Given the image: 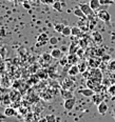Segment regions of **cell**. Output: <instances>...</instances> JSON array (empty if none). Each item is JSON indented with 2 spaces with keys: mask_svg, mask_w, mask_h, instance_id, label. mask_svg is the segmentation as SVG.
Segmentation results:
<instances>
[{
  "mask_svg": "<svg viewBox=\"0 0 115 122\" xmlns=\"http://www.w3.org/2000/svg\"><path fill=\"white\" fill-rule=\"evenodd\" d=\"M87 79H90L94 82H97V83H103V80H104V75H103V72L99 70V67H96V68H91L89 71V76Z\"/></svg>",
  "mask_w": 115,
  "mask_h": 122,
  "instance_id": "6da1fadb",
  "label": "cell"
},
{
  "mask_svg": "<svg viewBox=\"0 0 115 122\" xmlns=\"http://www.w3.org/2000/svg\"><path fill=\"white\" fill-rule=\"evenodd\" d=\"M49 40H50V38H49L47 33H41V34H39L37 36L35 46H36V47H42V46H44V45H47L48 43H49Z\"/></svg>",
  "mask_w": 115,
  "mask_h": 122,
  "instance_id": "7a4b0ae2",
  "label": "cell"
},
{
  "mask_svg": "<svg viewBox=\"0 0 115 122\" xmlns=\"http://www.w3.org/2000/svg\"><path fill=\"white\" fill-rule=\"evenodd\" d=\"M96 16H97V18L100 19L101 21H104L106 24L110 25V22H111V15H110V13L108 11H106V10H100V11L97 12Z\"/></svg>",
  "mask_w": 115,
  "mask_h": 122,
  "instance_id": "3957f363",
  "label": "cell"
},
{
  "mask_svg": "<svg viewBox=\"0 0 115 122\" xmlns=\"http://www.w3.org/2000/svg\"><path fill=\"white\" fill-rule=\"evenodd\" d=\"M60 85H61L60 88L72 91V90H74V87H75V79H72V78H69V77L65 78Z\"/></svg>",
  "mask_w": 115,
  "mask_h": 122,
  "instance_id": "277c9868",
  "label": "cell"
},
{
  "mask_svg": "<svg viewBox=\"0 0 115 122\" xmlns=\"http://www.w3.org/2000/svg\"><path fill=\"white\" fill-rule=\"evenodd\" d=\"M101 58L100 57H90L88 58V64L90 68H96L99 67V65L101 64Z\"/></svg>",
  "mask_w": 115,
  "mask_h": 122,
  "instance_id": "5b68a950",
  "label": "cell"
},
{
  "mask_svg": "<svg viewBox=\"0 0 115 122\" xmlns=\"http://www.w3.org/2000/svg\"><path fill=\"white\" fill-rule=\"evenodd\" d=\"M75 104H76V98L73 97V98H70V99H67V100H65V103H63V107H65L66 111L70 112V111H72L73 108H74Z\"/></svg>",
  "mask_w": 115,
  "mask_h": 122,
  "instance_id": "8992f818",
  "label": "cell"
},
{
  "mask_svg": "<svg viewBox=\"0 0 115 122\" xmlns=\"http://www.w3.org/2000/svg\"><path fill=\"white\" fill-rule=\"evenodd\" d=\"M79 7L81 9V11L85 13V15L87 17L95 15V14H94V11L92 10V7L90 6V4H89V3H81L80 5H79Z\"/></svg>",
  "mask_w": 115,
  "mask_h": 122,
  "instance_id": "52a82bcc",
  "label": "cell"
},
{
  "mask_svg": "<svg viewBox=\"0 0 115 122\" xmlns=\"http://www.w3.org/2000/svg\"><path fill=\"white\" fill-rule=\"evenodd\" d=\"M92 40L94 41V43L97 45H100L101 43L104 42V38H103V35L100 34L99 32H97V30H94L93 33H92Z\"/></svg>",
  "mask_w": 115,
  "mask_h": 122,
  "instance_id": "ba28073f",
  "label": "cell"
},
{
  "mask_svg": "<svg viewBox=\"0 0 115 122\" xmlns=\"http://www.w3.org/2000/svg\"><path fill=\"white\" fill-rule=\"evenodd\" d=\"M91 100L92 102L96 105H98L99 103H101L103 101H104V96L103 93H95L93 96L91 97Z\"/></svg>",
  "mask_w": 115,
  "mask_h": 122,
  "instance_id": "9c48e42d",
  "label": "cell"
},
{
  "mask_svg": "<svg viewBox=\"0 0 115 122\" xmlns=\"http://www.w3.org/2000/svg\"><path fill=\"white\" fill-rule=\"evenodd\" d=\"M52 59H53V57H52V55H51V53L50 54H49V53H43L41 55V57H40V63H41L42 65H45V63H47L48 65H50Z\"/></svg>",
  "mask_w": 115,
  "mask_h": 122,
  "instance_id": "30bf717a",
  "label": "cell"
},
{
  "mask_svg": "<svg viewBox=\"0 0 115 122\" xmlns=\"http://www.w3.org/2000/svg\"><path fill=\"white\" fill-rule=\"evenodd\" d=\"M79 73H80V71H79V67H78L77 64L70 65L68 68V75L71 76V77H75V76H77Z\"/></svg>",
  "mask_w": 115,
  "mask_h": 122,
  "instance_id": "8fae6325",
  "label": "cell"
},
{
  "mask_svg": "<svg viewBox=\"0 0 115 122\" xmlns=\"http://www.w3.org/2000/svg\"><path fill=\"white\" fill-rule=\"evenodd\" d=\"M108 110H109V106H108V104L104 102V101H103L101 103H99L98 105H97V111H98V113L100 114L101 116L106 115Z\"/></svg>",
  "mask_w": 115,
  "mask_h": 122,
  "instance_id": "7c38bea8",
  "label": "cell"
},
{
  "mask_svg": "<svg viewBox=\"0 0 115 122\" xmlns=\"http://www.w3.org/2000/svg\"><path fill=\"white\" fill-rule=\"evenodd\" d=\"M61 97H62V99H65V100H67V99H70V98H73L74 97V94L72 91L70 90H65V88H60L59 91Z\"/></svg>",
  "mask_w": 115,
  "mask_h": 122,
  "instance_id": "4fadbf2b",
  "label": "cell"
},
{
  "mask_svg": "<svg viewBox=\"0 0 115 122\" xmlns=\"http://www.w3.org/2000/svg\"><path fill=\"white\" fill-rule=\"evenodd\" d=\"M80 60V58L78 57L77 54H69L68 55V63L70 65H73V64H77Z\"/></svg>",
  "mask_w": 115,
  "mask_h": 122,
  "instance_id": "5bb4252c",
  "label": "cell"
},
{
  "mask_svg": "<svg viewBox=\"0 0 115 122\" xmlns=\"http://www.w3.org/2000/svg\"><path fill=\"white\" fill-rule=\"evenodd\" d=\"M79 94H81L82 96H85V97H88V98H91L92 96L95 94V92H94L92 88H89V87H87V88H81V90H79Z\"/></svg>",
  "mask_w": 115,
  "mask_h": 122,
  "instance_id": "9a60e30c",
  "label": "cell"
},
{
  "mask_svg": "<svg viewBox=\"0 0 115 122\" xmlns=\"http://www.w3.org/2000/svg\"><path fill=\"white\" fill-rule=\"evenodd\" d=\"M78 67H79V71H80L81 74H83L85 72L88 71V67H89V64H88V60H80L78 62Z\"/></svg>",
  "mask_w": 115,
  "mask_h": 122,
  "instance_id": "2e32d148",
  "label": "cell"
},
{
  "mask_svg": "<svg viewBox=\"0 0 115 122\" xmlns=\"http://www.w3.org/2000/svg\"><path fill=\"white\" fill-rule=\"evenodd\" d=\"M79 44H78V42H74L72 41L71 42V44H70V46H69V54H76L77 53V51L79 50Z\"/></svg>",
  "mask_w": 115,
  "mask_h": 122,
  "instance_id": "e0dca14e",
  "label": "cell"
},
{
  "mask_svg": "<svg viewBox=\"0 0 115 122\" xmlns=\"http://www.w3.org/2000/svg\"><path fill=\"white\" fill-rule=\"evenodd\" d=\"M4 116L5 117H13V116H17V112L15 110L14 107H11V106H9V107H6L5 110L3 112Z\"/></svg>",
  "mask_w": 115,
  "mask_h": 122,
  "instance_id": "ac0fdd59",
  "label": "cell"
},
{
  "mask_svg": "<svg viewBox=\"0 0 115 122\" xmlns=\"http://www.w3.org/2000/svg\"><path fill=\"white\" fill-rule=\"evenodd\" d=\"M51 55H52L53 59H60L62 57V51L61 49H53L52 52H51Z\"/></svg>",
  "mask_w": 115,
  "mask_h": 122,
  "instance_id": "d6986e66",
  "label": "cell"
},
{
  "mask_svg": "<svg viewBox=\"0 0 115 122\" xmlns=\"http://www.w3.org/2000/svg\"><path fill=\"white\" fill-rule=\"evenodd\" d=\"M82 35H83V32L79 26L72 27V35H71V36H75V37L80 38V36H82Z\"/></svg>",
  "mask_w": 115,
  "mask_h": 122,
  "instance_id": "ffe728a7",
  "label": "cell"
},
{
  "mask_svg": "<svg viewBox=\"0 0 115 122\" xmlns=\"http://www.w3.org/2000/svg\"><path fill=\"white\" fill-rule=\"evenodd\" d=\"M89 4H90V6L92 7V10H93V11H98L99 7H100V5H101L99 0H90Z\"/></svg>",
  "mask_w": 115,
  "mask_h": 122,
  "instance_id": "44dd1931",
  "label": "cell"
},
{
  "mask_svg": "<svg viewBox=\"0 0 115 122\" xmlns=\"http://www.w3.org/2000/svg\"><path fill=\"white\" fill-rule=\"evenodd\" d=\"M73 13H74V15L75 16H77L78 18H83V19H87L88 17L85 15V13H83L82 11H81V9L80 7H76V9H74V11H73Z\"/></svg>",
  "mask_w": 115,
  "mask_h": 122,
  "instance_id": "7402d4cb",
  "label": "cell"
},
{
  "mask_svg": "<svg viewBox=\"0 0 115 122\" xmlns=\"http://www.w3.org/2000/svg\"><path fill=\"white\" fill-rule=\"evenodd\" d=\"M107 68H108L109 72L115 73V59H111L107 64Z\"/></svg>",
  "mask_w": 115,
  "mask_h": 122,
  "instance_id": "603a6c76",
  "label": "cell"
},
{
  "mask_svg": "<svg viewBox=\"0 0 115 122\" xmlns=\"http://www.w3.org/2000/svg\"><path fill=\"white\" fill-rule=\"evenodd\" d=\"M61 34H62L65 37H70L71 35H72V27H71V26H68V25H66Z\"/></svg>",
  "mask_w": 115,
  "mask_h": 122,
  "instance_id": "cb8c5ba5",
  "label": "cell"
},
{
  "mask_svg": "<svg viewBox=\"0 0 115 122\" xmlns=\"http://www.w3.org/2000/svg\"><path fill=\"white\" fill-rule=\"evenodd\" d=\"M65 26H66V25L63 23H55L54 24V30L61 34V33H62V30H63V29H65Z\"/></svg>",
  "mask_w": 115,
  "mask_h": 122,
  "instance_id": "d4e9b609",
  "label": "cell"
},
{
  "mask_svg": "<svg viewBox=\"0 0 115 122\" xmlns=\"http://www.w3.org/2000/svg\"><path fill=\"white\" fill-rule=\"evenodd\" d=\"M52 6L56 12H62V3L60 1H55Z\"/></svg>",
  "mask_w": 115,
  "mask_h": 122,
  "instance_id": "484cf974",
  "label": "cell"
},
{
  "mask_svg": "<svg viewBox=\"0 0 115 122\" xmlns=\"http://www.w3.org/2000/svg\"><path fill=\"white\" fill-rule=\"evenodd\" d=\"M45 118H47V121H48V122H57V121H58V118L54 115V114H50V115H47V116H45Z\"/></svg>",
  "mask_w": 115,
  "mask_h": 122,
  "instance_id": "4316f807",
  "label": "cell"
},
{
  "mask_svg": "<svg viewBox=\"0 0 115 122\" xmlns=\"http://www.w3.org/2000/svg\"><path fill=\"white\" fill-rule=\"evenodd\" d=\"M37 75H38V78H41V79H45V78H48V72L47 71H44V70H40L39 72L37 73Z\"/></svg>",
  "mask_w": 115,
  "mask_h": 122,
  "instance_id": "83f0119b",
  "label": "cell"
},
{
  "mask_svg": "<svg viewBox=\"0 0 115 122\" xmlns=\"http://www.w3.org/2000/svg\"><path fill=\"white\" fill-rule=\"evenodd\" d=\"M67 64H69L68 63V56H63V58L61 57L59 59V65H61V66H66Z\"/></svg>",
  "mask_w": 115,
  "mask_h": 122,
  "instance_id": "f1b7e54d",
  "label": "cell"
},
{
  "mask_svg": "<svg viewBox=\"0 0 115 122\" xmlns=\"http://www.w3.org/2000/svg\"><path fill=\"white\" fill-rule=\"evenodd\" d=\"M108 93L111 96H115V83L114 84H111L110 86H108Z\"/></svg>",
  "mask_w": 115,
  "mask_h": 122,
  "instance_id": "f546056e",
  "label": "cell"
},
{
  "mask_svg": "<svg viewBox=\"0 0 115 122\" xmlns=\"http://www.w3.org/2000/svg\"><path fill=\"white\" fill-rule=\"evenodd\" d=\"M6 53H7L6 49L2 46L1 49H0V57H1L2 59H3V58H5V57H6Z\"/></svg>",
  "mask_w": 115,
  "mask_h": 122,
  "instance_id": "4dcf8cb0",
  "label": "cell"
},
{
  "mask_svg": "<svg viewBox=\"0 0 115 122\" xmlns=\"http://www.w3.org/2000/svg\"><path fill=\"white\" fill-rule=\"evenodd\" d=\"M110 60H111V56L108 55V54H104L103 57H101V61H103V62H106L107 64H108V62Z\"/></svg>",
  "mask_w": 115,
  "mask_h": 122,
  "instance_id": "1f68e13d",
  "label": "cell"
},
{
  "mask_svg": "<svg viewBox=\"0 0 115 122\" xmlns=\"http://www.w3.org/2000/svg\"><path fill=\"white\" fill-rule=\"evenodd\" d=\"M49 43H50L51 45H56V44L58 43V39H57V37H50Z\"/></svg>",
  "mask_w": 115,
  "mask_h": 122,
  "instance_id": "d6a6232c",
  "label": "cell"
},
{
  "mask_svg": "<svg viewBox=\"0 0 115 122\" xmlns=\"http://www.w3.org/2000/svg\"><path fill=\"white\" fill-rule=\"evenodd\" d=\"M101 5H110L113 3V0H99Z\"/></svg>",
  "mask_w": 115,
  "mask_h": 122,
  "instance_id": "836d02e7",
  "label": "cell"
},
{
  "mask_svg": "<svg viewBox=\"0 0 115 122\" xmlns=\"http://www.w3.org/2000/svg\"><path fill=\"white\" fill-rule=\"evenodd\" d=\"M5 35H6V30L4 27H0V38H3V37H5Z\"/></svg>",
  "mask_w": 115,
  "mask_h": 122,
  "instance_id": "e575fe53",
  "label": "cell"
},
{
  "mask_svg": "<svg viewBox=\"0 0 115 122\" xmlns=\"http://www.w3.org/2000/svg\"><path fill=\"white\" fill-rule=\"evenodd\" d=\"M42 2L45 3V4H48V5H53L54 2H55V0H42Z\"/></svg>",
  "mask_w": 115,
  "mask_h": 122,
  "instance_id": "d590c367",
  "label": "cell"
},
{
  "mask_svg": "<svg viewBox=\"0 0 115 122\" xmlns=\"http://www.w3.org/2000/svg\"><path fill=\"white\" fill-rule=\"evenodd\" d=\"M22 5H23V7L24 9H27V10H30L31 9V4H29V2H27L25 1L23 4H22Z\"/></svg>",
  "mask_w": 115,
  "mask_h": 122,
  "instance_id": "8d00e7d4",
  "label": "cell"
},
{
  "mask_svg": "<svg viewBox=\"0 0 115 122\" xmlns=\"http://www.w3.org/2000/svg\"><path fill=\"white\" fill-rule=\"evenodd\" d=\"M37 122H48V121H47V118H45V117H44V118H41V119H39V120H38Z\"/></svg>",
  "mask_w": 115,
  "mask_h": 122,
  "instance_id": "74e56055",
  "label": "cell"
},
{
  "mask_svg": "<svg viewBox=\"0 0 115 122\" xmlns=\"http://www.w3.org/2000/svg\"><path fill=\"white\" fill-rule=\"evenodd\" d=\"M25 1H27V0H17V2H18L19 4H23Z\"/></svg>",
  "mask_w": 115,
  "mask_h": 122,
  "instance_id": "f35d334b",
  "label": "cell"
},
{
  "mask_svg": "<svg viewBox=\"0 0 115 122\" xmlns=\"http://www.w3.org/2000/svg\"><path fill=\"white\" fill-rule=\"evenodd\" d=\"M69 51V49H67V47H65V46H62V49H61V51H63V52H65V51Z\"/></svg>",
  "mask_w": 115,
  "mask_h": 122,
  "instance_id": "ab89813d",
  "label": "cell"
},
{
  "mask_svg": "<svg viewBox=\"0 0 115 122\" xmlns=\"http://www.w3.org/2000/svg\"><path fill=\"white\" fill-rule=\"evenodd\" d=\"M112 39H115V35H113V38H112Z\"/></svg>",
  "mask_w": 115,
  "mask_h": 122,
  "instance_id": "60d3db41",
  "label": "cell"
},
{
  "mask_svg": "<svg viewBox=\"0 0 115 122\" xmlns=\"http://www.w3.org/2000/svg\"><path fill=\"white\" fill-rule=\"evenodd\" d=\"M57 122H60V121H59V119H58V121H57Z\"/></svg>",
  "mask_w": 115,
  "mask_h": 122,
  "instance_id": "b9f144b4",
  "label": "cell"
},
{
  "mask_svg": "<svg viewBox=\"0 0 115 122\" xmlns=\"http://www.w3.org/2000/svg\"><path fill=\"white\" fill-rule=\"evenodd\" d=\"M0 122H5V121H0Z\"/></svg>",
  "mask_w": 115,
  "mask_h": 122,
  "instance_id": "7bdbcfd3",
  "label": "cell"
},
{
  "mask_svg": "<svg viewBox=\"0 0 115 122\" xmlns=\"http://www.w3.org/2000/svg\"><path fill=\"white\" fill-rule=\"evenodd\" d=\"M114 83H115V81H114Z\"/></svg>",
  "mask_w": 115,
  "mask_h": 122,
  "instance_id": "ee69618b",
  "label": "cell"
},
{
  "mask_svg": "<svg viewBox=\"0 0 115 122\" xmlns=\"http://www.w3.org/2000/svg\"><path fill=\"white\" fill-rule=\"evenodd\" d=\"M114 97H115V96H114Z\"/></svg>",
  "mask_w": 115,
  "mask_h": 122,
  "instance_id": "f6af8a7d",
  "label": "cell"
}]
</instances>
